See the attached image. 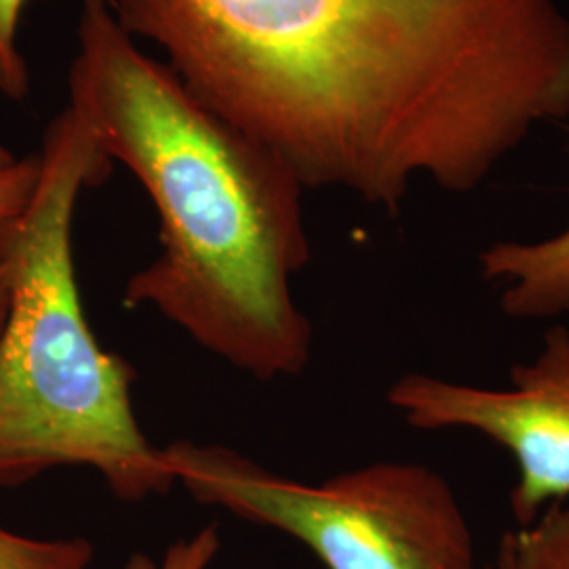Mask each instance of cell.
<instances>
[{"mask_svg":"<svg viewBox=\"0 0 569 569\" xmlns=\"http://www.w3.org/2000/svg\"><path fill=\"white\" fill-rule=\"evenodd\" d=\"M216 114L306 188L401 211L427 178L467 194L569 117L559 0H112Z\"/></svg>","mask_w":569,"mask_h":569,"instance_id":"cell-1","label":"cell"},{"mask_svg":"<svg viewBox=\"0 0 569 569\" xmlns=\"http://www.w3.org/2000/svg\"><path fill=\"white\" fill-rule=\"evenodd\" d=\"M68 108L159 216V253L127 281L122 302L157 310L258 380L300 376L312 323L291 281L310 243L305 186L283 159L140 51L112 0L82 4Z\"/></svg>","mask_w":569,"mask_h":569,"instance_id":"cell-2","label":"cell"},{"mask_svg":"<svg viewBox=\"0 0 569 569\" xmlns=\"http://www.w3.org/2000/svg\"><path fill=\"white\" fill-rule=\"evenodd\" d=\"M39 164L30 201L2 222L11 300L0 331V488L84 467L124 502L163 496L176 479L136 418V369L98 342L77 283V204L108 178L110 159L68 108L49 124Z\"/></svg>","mask_w":569,"mask_h":569,"instance_id":"cell-3","label":"cell"},{"mask_svg":"<svg viewBox=\"0 0 569 569\" xmlns=\"http://www.w3.org/2000/svg\"><path fill=\"white\" fill-rule=\"evenodd\" d=\"M163 458L190 498L283 531L327 569H477L465 509L427 465L382 460L305 483L220 443L180 439Z\"/></svg>","mask_w":569,"mask_h":569,"instance_id":"cell-4","label":"cell"},{"mask_svg":"<svg viewBox=\"0 0 569 569\" xmlns=\"http://www.w3.org/2000/svg\"><path fill=\"white\" fill-rule=\"evenodd\" d=\"M507 388L475 387L411 371L387 401L418 430H472L509 451L515 528L569 500V329L550 326L540 352L510 367Z\"/></svg>","mask_w":569,"mask_h":569,"instance_id":"cell-5","label":"cell"},{"mask_svg":"<svg viewBox=\"0 0 569 569\" xmlns=\"http://www.w3.org/2000/svg\"><path fill=\"white\" fill-rule=\"evenodd\" d=\"M481 277L500 287V310L517 321L569 315V224L538 241H498L479 253Z\"/></svg>","mask_w":569,"mask_h":569,"instance_id":"cell-6","label":"cell"},{"mask_svg":"<svg viewBox=\"0 0 569 569\" xmlns=\"http://www.w3.org/2000/svg\"><path fill=\"white\" fill-rule=\"evenodd\" d=\"M500 542L517 569H569V500L552 505L526 528L509 529Z\"/></svg>","mask_w":569,"mask_h":569,"instance_id":"cell-7","label":"cell"},{"mask_svg":"<svg viewBox=\"0 0 569 569\" xmlns=\"http://www.w3.org/2000/svg\"><path fill=\"white\" fill-rule=\"evenodd\" d=\"M93 559L87 538H30L0 528V569H89Z\"/></svg>","mask_w":569,"mask_h":569,"instance_id":"cell-8","label":"cell"},{"mask_svg":"<svg viewBox=\"0 0 569 569\" xmlns=\"http://www.w3.org/2000/svg\"><path fill=\"white\" fill-rule=\"evenodd\" d=\"M220 547V529L216 523H209L197 533L171 542L161 559H154L148 552H133L122 569H209Z\"/></svg>","mask_w":569,"mask_h":569,"instance_id":"cell-9","label":"cell"},{"mask_svg":"<svg viewBox=\"0 0 569 569\" xmlns=\"http://www.w3.org/2000/svg\"><path fill=\"white\" fill-rule=\"evenodd\" d=\"M28 0H0V91L11 100H23L30 74L18 49V23Z\"/></svg>","mask_w":569,"mask_h":569,"instance_id":"cell-10","label":"cell"},{"mask_svg":"<svg viewBox=\"0 0 569 569\" xmlns=\"http://www.w3.org/2000/svg\"><path fill=\"white\" fill-rule=\"evenodd\" d=\"M39 157L18 159V163L0 171V222L16 218L30 201L39 180Z\"/></svg>","mask_w":569,"mask_h":569,"instance_id":"cell-11","label":"cell"},{"mask_svg":"<svg viewBox=\"0 0 569 569\" xmlns=\"http://www.w3.org/2000/svg\"><path fill=\"white\" fill-rule=\"evenodd\" d=\"M11 300V284H9V268H7V253H4V239H2V222H0V331L7 321Z\"/></svg>","mask_w":569,"mask_h":569,"instance_id":"cell-12","label":"cell"},{"mask_svg":"<svg viewBox=\"0 0 569 569\" xmlns=\"http://www.w3.org/2000/svg\"><path fill=\"white\" fill-rule=\"evenodd\" d=\"M496 569H517L515 568V563H512V559H510L509 550H507V547H505L502 542H500V547H498Z\"/></svg>","mask_w":569,"mask_h":569,"instance_id":"cell-13","label":"cell"},{"mask_svg":"<svg viewBox=\"0 0 569 569\" xmlns=\"http://www.w3.org/2000/svg\"><path fill=\"white\" fill-rule=\"evenodd\" d=\"M18 163V159L13 157V152L9 150V148H4L2 143H0V171H4V169H9L11 164Z\"/></svg>","mask_w":569,"mask_h":569,"instance_id":"cell-14","label":"cell"}]
</instances>
